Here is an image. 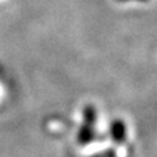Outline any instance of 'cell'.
Instances as JSON below:
<instances>
[{
    "label": "cell",
    "mask_w": 157,
    "mask_h": 157,
    "mask_svg": "<svg viewBox=\"0 0 157 157\" xmlns=\"http://www.w3.org/2000/svg\"><path fill=\"white\" fill-rule=\"evenodd\" d=\"M117 2H119V3H127V2H140V3H145V2H148V0H117Z\"/></svg>",
    "instance_id": "cell-1"
}]
</instances>
